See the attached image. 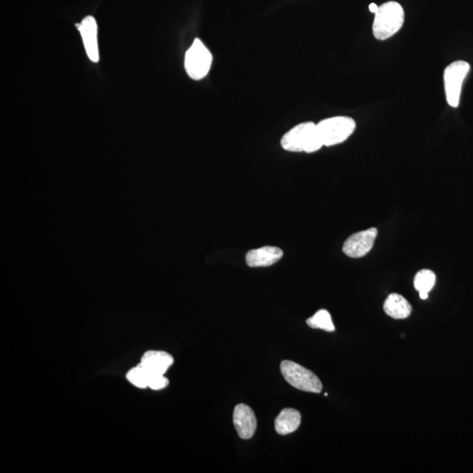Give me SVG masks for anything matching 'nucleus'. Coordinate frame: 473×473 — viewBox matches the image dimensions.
I'll use <instances>...</instances> for the list:
<instances>
[{"mask_svg":"<svg viewBox=\"0 0 473 473\" xmlns=\"http://www.w3.org/2000/svg\"><path fill=\"white\" fill-rule=\"evenodd\" d=\"M281 145L286 151L305 152L308 154L318 151L323 147L316 124L313 122H304L289 130L282 137Z\"/></svg>","mask_w":473,"mask_h":473,"instance_id":"obj_1","label":"nucleus"},{"mask_svg":"<svg viewBox=\"0 0 473 473\" xmlns=\"http://www.w3.org/2000/svg\"><path fill=\"white\" fill-rule=\"evenodd\" d=\"M375 14L373 33L376 39L380 41L388 40L399 32L405 18L402 6L395 1L383 4Z\"/></svg>","mask_w":473,"mask_h":473,"instance_id":"obj_2","label":"nucleus"},{"mask_svg":"<svg viewBox=\"0 0 473 473\" xmlns=\"http://www.w3.org/2000/svg\"><path fill=\"white\" fill-rule=\"evenodd\" d=\"M323 146L338 145L349 138L356 128V122L352 118L338 116L326 118L316 124Z\"/></svg>","mask_w":473,"mask_h":473,"instance_id":"obj_3","label":"nucleus"},{"mask_svg":"<svg viewBox=\"0 0 473 473\" xmlns=\"http://www.w3.org/2000/svg\"><path fill=\"white\" fill-rule=\"evenodd\" d=\"M281 372L286 381L299 390L320 394L323 384L319 378L303 368V365L291 360H284L281 364Z\"/></svg>","mask_w":473,"mask_h":473,"instance_id":"obj_4","label":"nucleus"},{"mask_svg":"<svg viewBox=\"0 0 473 473\" xmlns=\"http://www.w3.org/2000/svg\"><path fill=\"white\" fill-rule=\"evenodd\" d=\"M212 55L203 41L196 39L186 52L184 67L190 78L199 81L209 74L212 64Z\"/></svg>","mask_w":473,"mask_h":473,"instance_id":"obj_5","label":"nucleus"},{"mask_svg":"<svg viewBox=\"0 0 473 473\" xmlns=\"http://www.w3.org/2000/svg\"><path fill=\"white\" fill-rule=\"evenodd\" d=\"M470 70V64L464 61H456L445 68L444 81L446 100L453 108H459L462 85Z\"/></svg>","mask_w":473,"mask_h":473,"instance_id":"obj_6","label":"nucleus"},{"mask_svg":"<svg viewBox=\"0 0 473 473\" xmlns=\"http://www.w3.org/2000/svg\"><path fill=\"white\" fill-rule=\"evenodd\" d=\"M378 235L376 228H370L368 230L358 232L350 236L345 240L343 251L350 258L357 259L365 256L372 250L375 245Z\"/></svg>","mask_w":473,"mask_h":473,"instance_id":"obj_7","label":"nucleus"},{"mask_svg":"<svg viewBox=\"0 0 473 473\" xmlns=\"http://www.w3.org/2000/svg\"><path fill=\"white\" fill-rule=\"evenodd\" d=\"M80 34L83 38L87 56L93 63L99 61L98 43V24L93 16H86L81 23L76 24Z\"/></svg>","mask_w":473,"mask_h":473,"instance_id":"obj_8","label":"nucleus"},{"mask_svg":"<svg viewBox=\"0 0 473 473\" xmlns=\"http://www.w3.org/2000/svg\"><path fill=\"white\" fill-rule=\"evenodd\" d=\"M234 425L242 440H250L257 429V419L253 410L246 404H239L234 412Z\"/></svg>","mask_w":473,"mask_h":473,"instance_id":"obj_9","label":"nucleus"},{"mask_svg":"<svg viewBox=\"0 0 473 473\" xmlns=\"http://www.w3.org/2000/svg\"><path fill=\"white\" fill-rule=\"evenodd\" d=\"M282 256L284 251L281 248L266 246L248 251L246 261L250 268H264L279 261Z\"/></svg>","mask_w":473,"mask_h":473,"instance_id":"obj_10","label":"nucleus"},{"mask_svg":"<svg viewBox=\"0 0 473 473\" xmlns=\"http://www.w3.org/2000/svg\"><path fill=\"white\" fill-rule=\"evenodd\" d=\"M140 363L152 375H165L173 365L174 358L163 350H147L141 357Z\"/></svg>","mask_w":473,"mask_h":473,"instance_id":"obj_11","label":"nucleus"},{"mask_svg":"<svg viewBox=\"0 0 473 473\" xmlns=\"http://www.w3.org/2000/svg\"><path fill=\"white\" fill-rule=\"evenodd\" d=\"M385 313L394 319H406L412 312L411 304L399 293L389 295L383 305Z\"/></svg>","mask_w":473,"mask_h":473,"instance_id":"obj_12","label":"nucleus"},{"mask_svg":"<svg viewBox=\"0 0 473 473\" xmlns=\"http://www.w3.org/2000/svg\"><path fill=\"white\" fill-rule=\"evenodd\" d=\"M301 415L298 410L293 409H284L274 422L276 430L281 436L291 434L299 428Z\"/></svg>","mask_w":473,"mask_h":473,"instance_id":"obj_13","label":"nucleus"},{"mask_svg":"<svg viewBox=\"0 0 473 473\" xmlns=\"http://www.w3.org/2000/svg\"><path fill=\"white\" fill-rule=\"evenodd\" d=\"M436 284V274L429 269H422L415 274L414 280L415 289L419 292L420 298H429V293Z\"/></svg>","mask_w":473,"mask_h":473,"instance_id":"obj_14","label":"nucleus"},{"mask_svg":"<svg viewBox=\"0 0 473 473\" xmlns=\"http://www.w3.org/2000/svg\"><path fill=\"white\" fill-rule=\"evenodd\" d=\"M308 326L312 329H320L333 333L335 331V326L331 319L330 312L326 310H320L306 321Z\"/></svg>","mask_w":473,"mask_h":473,"instance_id":"obj_15","label":"nucleus"},{"mask_svg":"<svg viewBox=\"0 0 473 473\" xmlns=\"http://www.w3.org/2000/svg\"><path fill=\"white\" fill-rule=\"evenodd\" d=\"M150 373L140 363L133 366L127 373V380L136 388L145 389L148 388Z\"/></svg>","mask_w":473,"mask_h":473,"instance_id":"obj_16","label":"nucleus"},{"mask_svg":"<svg viewBox=\"0 0 473 473\" xmlns=\"http://www.w3.org/2000/svg\"><path fill=\"white\" fill-rule=\"evenodd\" d=\"M170 380L165 377V375H152L150 373V381H148V388L152 390L159 391L169 386Z\"/></svg>","mask_w":473,"mask_h":473,"instance_id":"obj_17","label":"nucleus"},{"mask_svg":"<svg viewBox=\"0 0 473 473\" xmlns=\"http://www.w3.org/2000/svg\"><path fill=\"white\" fill-rule=\"evenodd\" d=\"M378 9H379V6H378L375 3L370 4L369 10L370 11H371V13L376 14Z\"/></svg>","mask_w":473,"mask_h":473,"instance_id":"obj_18","label":"nucleus"}]
</instances>
